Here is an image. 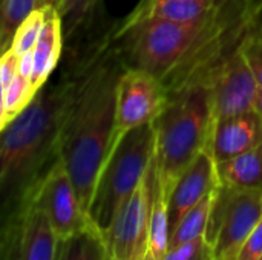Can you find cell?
Instances as JSON below:
<instances>
[{
    "label": "cell",
    "instance_id": "1",
    "mask_svg": "<svg viewBox=\"0 0 262 260\" xmlns=\"http://www.w3.org/2000/svg\"><path fill=\"white\" fill-rule=\"evenodd\" d=\"M255 0H216L206 15L169 21L130 14L115 31V43L127 66L147 70L169 92L206 81L239 49L252 32Z\"/></svg>",
    "mask_w": 262,
    "mask_h": 260
},
{
    "label": "cell",
    "instance_id": "2",
    "mask_svg": "<svg viewBox=\"0 0 262 260\" xmlns=\"http://www.w3.org/2000/svg\"><path fill=\"white\" fill-rule=\"evenodd\" d=\"M109 25L64 48L61 69L37 92L31 104L2 129L0 188L5 208L23 198L60 159L66 121L91 74L114 43Z\"/></svg>",
    "mask_w": 262,
    "mask_h": 260
},
{
    "label": "cell",
    "instance_id": "3",
    "mask_svg": "<svg viewBox=\"0 0 262 260\" xmlns=\"http://www.w3.org/2000/svg\"><path fill=\"white\" fill-rule=\"evenodd\" d=\"M124 67L126 61L114 37V43L91 74L63 129L58 158L72 179L86 215L100 172L118 139L117 86Z\"/></svg>",
    "mask_w": 262,
    "mask_h": 260
},
{
    "label": "cell",
    "instance_id": "4",
    "mask_svg": "<svg viewBox=\"0 0 262 260\" xmlns=\"http://www.w3.org/2000/svg\"><path fill=\"white\" fill-rule=\"evenodd\" d=\"M154 126L157 181L169 201L178 178L209 150L215 126L210 86L195 81L169 92L167 104Z\"/></svg>",
    "mask_w": 262,
    "mask_h": 260
},
{
    "label": "cell",
    "instance_id": "5",
    "mask_svg": "<svg viewBox=\"0 0 262 260\" xmlns=\"http://www.w3.org/2000/svg\"><path fill=\"white\" fill-rule=\"evenodd\" d=\"M155 159V126L123 133L104 162L89 207V221L104 236L120 210L138 188Z\"/></svg>",
    "mask_w": 262,
    "mask_h": 260
},
{
    "label": "cell",
    "instance_id": "6",
    "mask_svg": "<svg viewBox=\"0 0 262 260\" xmlns=\"http://www.w3.org/2000/svg\"><path fill=\"white\" fill-rule=\"evenodd\" d=\"M262 219V192L216 187L206 230L212 260H238L249 236Z\"/></svg>",
    "mask_w": 262,
    "mask_h": 260
},
{
    "label": "cell",
    "instance_id": "7",
    "mask_svg": "<svg viewBox=\"0 0 262 260\" xmlns=\"http://www.w3.org/2000/svg\"><path fill=\"white\" fill-rule=\"evenodd\" d=\"M5 210L9 213L3 227V260H54L58 239L32 196L26 193Z\"/></svg>",
    "mask_w": 262,
    "mask_h": 260
},
{
    "label": "cell",
    "instance_id": "8",
    "mask_svg": "<svg viewBox=\"0 0 262 260\" xmlns=\"http://www.w3.org/2000/svg\"><path fill=\"white\" fill-rule=\"evenodd\" d=\"M157 169L155 159L112 227L104 234L111 260H144L149 251L150 215L155 196Z\"/></svg>",
    "mask_w": 262,
    "mask_h": 260
},
{
    "label": "cell",
    "instance_id": "9",
    "mask_svg": "<svg viewBox=\"0 0 262 260\" xmlns=\"http://www.w3.org/2000/svg\"><path fill=\"white\" fill-rule=\"evenodd\" d=\"M169 100V89L157 75L126 64L117 86L118 138L140 126L154 123Z\"/></svg>",
    "mask_w": 262,
    "mask_h": 260
},
{
    "label": "cell",
    "instance_id": "10",
    "mask_svg": "<svg viewBox=\"0 0 262 260\" xmlns=\"http://www.w3.org/2000/svg\"><path fill=\"white\" fill-rule=\"evenodd\" d=\"M28 193L46 213L58 241L78 233L91 224L72 179L60 159Z\"/></svg>",
    "mask_w": 262,
    "mask_h": 260
},
{
    "label": "cell",
    "instance_id": "11",
    "mask_svg": "<svg viewBox=\"0 0 262 260\" xmlns=\"http://www.w3.org/2000/svg\"><path fill=\"white\" fill-rule=\"evenodd\" d=\"M204 83L210 86L215 121L255 110L259 84L243 46L223 61Z\"/></svg>",
    "mask_w": 262,
    "mask_h": 260
},
{
    "label": "cell",
    "instance_id": "12",
    "mask_svg": "<svg viewBox=\"0 0 262 260\" xmlns=\"http://www.w3.org/2000/svg\"><path fill=\"white\" fill-rule=\"evenodd\" d=\"M216 162L209 150H204L175 182L169 205V236L183 221V218L196 207L207 195L218 187Z\"/></svg>",
    "mask_w": 262,
    "mask_h": 260
},
{
    "label": "cell",
    "instance_id": "13",
    "mask_svg": "<svg viewBox=\"0 0 262 260\" xmlns=\"http://www.w3.org/2000/svg\"><path fill=\"white\" fill-rule=\"evenodd\" d=\"M262 144V120L252 110L216 120L209 144L215 162L227 161Z\"/></svg>",
    "mask_w": 262,
    "mask_h": 260
},
{
    "label": "cell",
    "instance_id": "14",
    "mask_svg": "<svg viewBox=\"0 0 262 260\" xmlns=\"http://www.w3.org/2000/svg\"><path fill=\"white\" fill-rule=\"evenodd\" d=\"M64 32L60 14L55 6L48 8L45 28L32 48V75L31 84L38 92L57 72L64 55Z\"/></svg>",
    "mask_w": 262,
    "mask_h": 260
},
{
    "label": "cell",
    "instance_id": "15",
    "mask_svg": "<svg viewBox=\"0 0 262 260\" xmlns=\"http://www.w3.org/2000/svg\"><path fill=\"white\" fill-rule=\"evenodd\" d=\"M220 185L262 192V144L227 161L216 162Z\"/></svg>",
    "mask_w": 262,
    "mask_h": 260
},
{
    "label": "cell",
    "instance_id": "16",
    "mask_svg": "<svg viewBox=\"0 0 262 260\" xmlns=\"http://www.w3.org/2000/svg\"><path fill=\"white\" fill-rule=\"evenodd\" d=\"M66 46L74 44L103 28L100 21L101 0H57Z\"/></svg>",
    "mask_w": 262,
    "mask_h": 260
},
{
    "label": "cell",
    "instance_id": "17",
    "mask_svg": "<svg viewBox=\"0 0 262 260\" xmlns=\"http://www.w3.org/2000/svg\"><path fill=\"white\" fill-rule=\"evenodd\" d=\"M215 5L216 0H141L132 14L169 21H190L206 15Z\"/></svg>",
    "mask_w": 262,
    "mask_h": 260
},
{
    "label": "cell",
    "instance_id": "18",
    "mask_svg": "<svg viewBox=\"0 0 262 260\" xmlns=\"http://www.w3.org/2000/svg\"><path fill=\"white\" fill-rule=\"evenodd\" d=\"M54 260H111L104 236L89 224L78 233L57 241Z\"/></svg>",
    "mask_w": 262,
    "mask_h": 260
},
{
    "label": "cell",
    "instance_id": "19",
    "mask_svg": "<svg viewBox=\"0 0 262 260\" xmlns=\"http://www.w3.org/2000/svg\"><path fill=\"white\" fill-rule=\"evenodd\" d=\"M215 190L210 195H207L196 207H193L183 218V221L169 236L167 250H172L189 241L206 236V230H207V224H209V218H210V211H212V205L215 199Z\"/></svg>",
    "mask_w": 262,
    "mask_h": 260
},
{
    "label": "cell",
    "instance_id": "20",
    "mask_svg": "<svg viewBox=\"0 0 262 260\" xmlns=\"http://www.w3.org/2000/svg\"><path fill=\"white\" fill-rule=\"evenodd\" d=\"M0 90H2V100H0V130H2L31 104L34 97L37 95V90L32 87L31 80L20 74L6 87Z\"/></svg>",
    "mask_w": 262,
    "mask_h": 260
},
{
    "label": "cell",
    "instance_id": "21",
    "mask_svg": "<svg viewBox=\"0 0 262 260\" xmlns=\"http://www.w3.org/2000/svg\"><path fill=\"white\" fill-rule=\"evenodd\" d=\"M0 15V49L8 51L21 23L40 8V0H2Z\"/></svg>",
    "mask_w": 262,
    "mask_h": 260
},
{
    "label": "cell",
    "instance_id": "22",
    "mask_svg": "<svg viewBox=\"0 0 262 260\" xmlns=\"http://www.w3.org/2000/svg\"><path fill=\"white\" fill-rule=\"evenodd\" d=\"M169 201L161 193L158 187V181L155 182V196L150 215V236H149V248L155 254V257L161 260L167 253L169 244V215H167Z\"/></svg>",
    "mask_w": 262,
    "mask_h": 260
},
{
    "label": "cell",
    "instance_id": "23",
    "mask_svg": "<svg viewBox=\"0 0 262 260\" xmlns=\"http://www.w3.org/2000/svg\"><path fill=\"white\" fill-rule=\"evenodd\" d=\"M48 8H38L35 9L23 23L21 26L17 29L14 40L9 46V49H12L18 57L32 51V48L35 46L37 40L41 35V31L45 28V21H46V15H48Z\"/></svg>",
    "mask_w": 262,
    "mask_h": 260
},
{
    "label": "cell",
    "instance_id": "24",
    "mask_svg": "<svg viewBox=\"0 0 262 260\" xmlns=\"http://www.w3.org/2000/svg\"><path fill=\"white\" fill-rule=\"evenodd\" d=\"M161 260H212V254L206 238H198L167 250Z\"/></svg>",
    "mask_w": 262,
    "mask_h": 260
},
{
    "label": "cell",
    "instance_id": "25",
    "mask_svg": "<svg viewBox=\"0 0 262 260\" xmlns=\"http://www.w3.org/2000/svg\"><path fill=\"white\" fill-rule=\"evenodd\" d=\"M243 52L255 74V78L262 87V32L252 31L243 43Z\"/></svg>",
    "mask_w": 262,
    "mask_h": 260
},
{
    "label": "cell",
    "instance_id": "26",
    "mask_svg": "<svg viewBox=\"0 0 262 260\" xmlns=\"http://www.w3.org/2000/svg\"><path fill=\"white\" fill-rule=\"evenodd\" d=\"M18 61H20V57L12 49H8V51L2 52V60H0V89L6 87L18 75Z\"/></svg>",
    "mask_w": 262,
    "mask_h": 260
},
{
    "label": "cell",
    "instance_id": "27",
    "mask_svg": "<svg viewBox=\"0 0 262 260\" xmlns=\"http://www.w3.org/2000/svg\"><path fill=\"white\" fill-rule=\"evenodd\" d=\"M262 256V219L244 244L238 260H259Z\"/></svg>",
    "mask_w": 262,
    "mask_h": 260
},
{
    "label": "cell",
    "instance_id": "28",
    "mask_svg": "<svg viewBox=\"0 0 262 260\" xmlns=\"http://www.w3.org/2000/svg\"><path fill=\"white\" fill-rule=\"evenodd\" d=\"M252 31L262 32V0H255V3H253Z\"/></svg>",
    "mask_w": 262,
    "mask_h": 260
},
{
    "label": "cell",
    "instance_id": "29",
    "mask_svg": "<svg viewBox=\"0 0 262 260\" xmlns=\"http://www.w3.org/2000/svg\"><path fill=\"white\" fill-rule=\"evenodd\" d=\"M255 112L261 116L262 120V87H259V90H258V97L255 101Z\"/></svg>",
    "mask_w": 262,
    "mask_h": 260
},
{
    "label": "cell",
    "instance_id": "30",
    "mask_svg": "<svg viewBox=\"0 0 262 260\" xmlns=\"http://www.w3.org/2000/svg\"><path fill=\"white\" fill-rule=\"evenodd\" d=\"M57 0H40V8H45V6H55Z\"/></svg>",
    "mask_w": 262,
    "mask_h": 260
},
{
    "label": "cell",
    "instance_id": "31",
    "mask_svg": "<svg viewBox=\"0 0 262 260\" xmlns=\"http://www.w3.org/2000/svg\"><path fill=\"white\" fill-rule=\"evenodd\" d=\"M144 260H158V259L155 257V254H154V253L150 251V248H149V251H147V254H146Z\"/></svg>",
    "mask_w": 262,
    "mask_h": 260
},
{
    "label": "cell",
    "instance_id": "32",
    "mask_svg": "<svg viewBox=\"0 0 262 260\" xmlns=\"http://www.w3.org/2000/svg\"><path fill=\"white\" fill-rule=\"evenodd\" d=\"M259 260H262V256H261V259H259Z\"/></svg>",
    "mask_w": 262,
    "mask_h": 260
},
{
    "label": "cell",
    "instance_id": "33",
    "mask_svg": "<svg viewBox=\"0 0 262 260\" xmlns=\"http://www.w3.org/2000/svg\"><path fill=\"white\" fill-rule=\"evenodd\" d=\"M0 2H2V0H0Z\"/></svg>",
    "mask_w": 262,
    "mask_h": 260
}]
</instances>
